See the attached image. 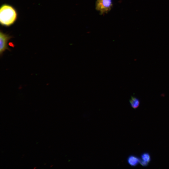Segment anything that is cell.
<instances>
[{
    "label": "cell",
    "mask_w": 169,
    "mask_h": 169,
    "mask_svg": "<svg viewBox=\"0 0 169 169\" xmlns=\"http://www.w3.org/2000/svg\"><path fill=\"white\" fill-rule=\"evenodd\" d=\"M17 18V13L12 6L7 4L2 5L0 9V22L4 26L12 25Z\"/></svg>",
    "instance_id": "1"
},
{
    "label": "cell",
    "mask_w": 169,
    "mask_h": 169,
    "mask_svg": "<svg viewBox=\"0 0 169 169\" xmlns=\"http://www.w3.org/2000/svg\"><path fill=\"white\" fill-rule=\"evenodd\" d=\"M112 6V0H97L95 3V8L100 14L107 13Z\"/></svg>",
    "instance_id": "2"
},
{
    "label": "cell",
    "mask_w": 169,
    "mask_h": 169,
    "mask_svg": "<svg viewBox=\"0 0 169 169\" xmlns=\"http://www.w3.org/2000/svg\"><path fill=\"white\" fill-rule=\"evenodd\" d=\"M13 37L9 35L0 32V54L1 56L6 50L10 51L8 46V42Z\"/></svg>",
    "instance_id": "3"
},
{
    "label": "cell",
    "mask_w": 169,
    "mask_h": 169,
    "mask_svg": "<svg viewBox=\"0 0 169 169\" xmlns=\"http://www.w3.org/2000/svg\"><path fill=\"white\" fill-rule=\"evenodd\" d=\"M140 159L134 155H131L127 159L128 164L132 166H135L139 163Z\"/></svg>",
    "instance_id": "4"
},
{
    "label": "cell",
    "mask_w": 169,
    "mask_h": 169,
    "mask_svg": "<svg viewBox=\"0 0 169 169\" xmlns=\"http://www.w3.org/2000/svg\"><path fill=\"white\" fill-rule=\"evenodd\" d=\"M131 107L134 109L137 108L139 106L140 101L139 99L136 97L131 96L129 100Z\"/></svg>",
    "instance_id": "5"
},
{
    "label": "cell",
    "mask_w": 169,
    "mask_h": 169,
    "mask_svg": "<svg viewBox=\"0 0 169 169\" xmlns=\"http://www.w3.org/2000/svg\"><path fill=\"white\" fill-rule=\"evenodd\" d=\"M142 159L147 162L149 163L151 160L150 154L148 153H144L141 155Z\"/></svg>",
    "instance_id": "6"
},
{
    "label": "cell",
    "mask_w": 169,
    "mask_h": 169,
    "mask_svg": "<svg viewBox=\"0 0 169 169\" xmlns=\"http://www.w3.org/2000/svg\"><path fill=\"white\" fill-rule=\"evenodd\" d=\"M139 163L143 166H146L148 164V162H147L145 161L141 160L140 159Z\"/></svg>",
    "instance_id": "7"
}]
</instances>
